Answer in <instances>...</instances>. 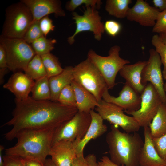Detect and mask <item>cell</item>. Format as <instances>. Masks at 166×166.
Here are the masks:
<instances>
[{
	"instance_id": "1",
	"label": "cell",
	"mask_w": 166,
	"mask_h": 166,
	"mask_svg": "<svg viewBox=\"0 0 166 166\" xmlns=\"http://www.w3.org/2000/svg\"><path fill=\"white\" fill-rule=\"evenodd\" d=\"M15 102L12 118L2 126L12 127L4 134V137L8 140L15 139L17 134L23 131L58 127L78 111L76 107L51 100L37 101L30 96L24 101L15 100Z\"/></svg>"
},
{
	"instance_id": "2",
	"label": "cell",
	"mask_w": 166,
	"mask_h": 166,
	"mask_svg": "<svg viewBox=\"0 0 166 166\" xmlns=\"http://www.w3.org/2000/svg\"><path fill=\"white\" fill-rule=\"evenodd\" d=\"M58 127L27 130L16 135L17 143L5 149V154L22 159L37 160L43 165L52 145L53 135Z\"/></svg>"
},
{
	"instance_id": "3",
	"label": "cell",
	"mask_w": 166,
	"mask_h": 166,
	"mask_svg": "<svg viewBox=\"0 0 166 166\" xmlns=\"http://www.w3.org/2000/svg\"><path fill=\"white\" fill-rule=\"evenodd\" d=\"M106 140L110 160L120 166H140L139 159L144 142L137 132H122L113 125Z\"/></svg>"
},
{
	"instance_id": "4",
	"label": "cell",
	"mask_w": 166,
	"mask_h": 166,
	"mask_svg": "<svg viewBox=\"0 0 166 166\" xmlns=\"http://www.w3.org/2000/svg\"><path fill=\"white\" fill-rule=\"evenodd\" d=\"M1 36L6 38H23L33 21L28 8L20 1L8 6Z\"/></svg>"
},
{
	"instance_id": "5",
	"label": "cell",
	"mask_w": 166,
	"mask_h": 166,
	"mask_svg": "<svg viewBox=\"0 0 166 166\" xmlns=\"http://www.w3.org/2000/svg\"><path fill=\"white\" fill-rule=\"evenodd\" d=\"M120 50L119 46L115 45L110 48L107 56L99 55L92 49L88 53L87 58L100 72L109 89H112L115 85L116 77L121 69L130 63L120 56Z\"/></svg>"
},
{
	"instance_id": "6",
	"label": "cell",
	"mask_w": 166,
	"mask_h": 166,
	"mask_svg": "<svg viewBox=\"0 0 166 166\" xmlns=\"http://www.w3.org/2000/svg\"><path fill=\"white\" fill-rule=\"evenodd\" d=\"M74 80L95 97L99 103L108 88L103 77L97 68L87 58L73 67Z\"/></svg>"
},
{
	"instance_id": "7",
	"label": "cell",
	"mask_w": 166,
	"mask_h": 166,
	"mask_svg": "<svg viewBox=\"0 0 166 166\" xmlns=\"http://www.w3.org/2000/svg\"><path fill=\"white\" fill-rule=\"evenodd\" d=\"M0 43L3 45L6 51L8 68L14 73L21 70L24 71L36 55L31 46L22 38L0 36Z\"/></svg>"
},
{
	"instance_id": "8",
	"label": "cell",
	"mask_w": 166,
	"mask_h": 166,
	"mask_svg": "<svg viewBox=\"0 0 166 166\" xmlns=\"http://www.w3.org/2000/svg\"><path fill=\"white\" fill-rule=\"evenodd\" d=\"M140 96V108L136 111L124 112L132 116L140 127L144 128L149 127L163 102L158 92L150 83L145 86Z\"/></svg>"
},
{
	"instance_id": "9",
	"label": "cell",
	"mask_w": 166,
	"mask_h": 166,
	"mask_svg": "<svg viewBox=\"0 0 166 166\" xmlns=\"http://www.w3.org/2000/svg\"><path fill=\"white\" fill-rule=\"evenodd\" d=\"M91 120L90 113L78 111L72 118L57 128L53 135L52 145L62 140H81L85 135Z\"/></svg>"
},
{
	"instance_id": "10",
	"label": "cell",
	"mask_w": 166,
	"mask_h": 166,
	"mask_svg": "<svg viewBox=\"0 0 166 166\" xmlns=\"http://www.w3.org/2000/svg\"><path fill=\"white\" fill-rule=\"evenodd\" d=\"M85 7L83 15H79L75 12L72 13V19L74 21L76 28L73 34L67 38L70 45L74 43L75 37L81 32H93L95 39L98 41L101 40L104 32V24L101 21V17L97 9L91 6Z\"/></svg>"
},
{
	"instance_id": "11",
	"label": "cell",
	"mask_w": 166,
	"mask_h": 166,
	"mask_svg": "<svg viewBox=\"0 0 166 166\" xmlns=\"http://www.w3.org/2000/svg\"><path fill=\"white\" fill-rule=\"evenodd\" d=\"M95 109L103 120L113 125L120 127L125 132L138 131L140 126L133 117L125 114L123 109L102 99Z\"/></svg>"
},
{
	"instance_id": "12",
	"label": "cell",
	"mask_w": 166,
	"mask_h": 166,
	"mask_svg": "<svg viewBox=\"0 0 166 166\" xmlns=\"http://www.w3.org/2000/svg\"><path fill=\"white\" fill-rule=\"evenodd\" d=\"M149 57L141 75V82L144 86L151 83L159 94L163 103L166 104V94L164 89L162 64L160 56L155 49L149 50Z\"/></svg>"
},
{
	"instance_id": "13",
	"label": "cell",
	"mask_w": 166,
	"mask_h": 166,
	"mask_svg": "<svg viewBox=\"0 0 166 166\" xmlns=\"http://www.w3.org/2000/svg\"><path fill=\"white\" fill-rule=\"evenodd\" d=\"M81 140H62L53 144L49 155L56 166H72L78 156L77 148Z\"/></svg>"
},
{
	"instance_id": "14",
	"label": "cell",
	"mask_w": 166,
	"mask_h": 166,
	"mask_svg": "<svg viewBox=\"0 0 166 166\" xmlns=\"http://www.w3.org/2000/svg\"><path fill=\"white\" fill-rule=\"evenodd\" d=\"M108 88L105 90L102 99L106 101L113 104L127 111H134L140 108V94L136 92L127 83H125L118 97L110 94Z\"/></svg>"
},
{
	"instance_id": "15",
	"label": "cell",
	"mask_w": 166,
	"mask_h": 166,
	"mask_svg": "<svg viewBox=\"0 0 166 166\" xmlns=\"http://www.w3.org/2000/svg\"><path fill=\"white\" fill-rule=\"evenodd\" d=\"M160 11L144 0H137L132 7L129 8L126 18L145 27H153Z\"/></svg>"
},
{
	"instance_id": "16",
	"label": "cell",
	"mask_w": 166,
	"mask_h": 166,
	"mask_svg": "<svg viewBox=\"0 0 166 166\" xmlns=\"http://www.w3.org/2000/svg\"><path fill=\"white\" fill-rule=\"evenodd\" d=\"M30 10L33 22L39 21L49 14H54L55 17H64L65 13L59 0H21Z\"/></svg>"
},
{
	"instance_id": "17",
	"label": "cell",
	"mask_w": 166,
	"mask_h": 166,
	"mask_svg": "<svg viewBox=\"0 0 166 166\" xmlns=\"http://www.w3.org/2000/svg\"><path fill=\"white\" fill-rule=\"evenodd\" d=\"M35 83L34 80L21 71L14 73L3 85V88L12 93L15 100L23 101L29 97Z\"/></svg>"
},
{
	"instance_id": "18",
	"label": "cell",
	"mask_w": 166,
	"mask_h": 166,
	"mask_svg": "<svg viewBox=\"0 0 166 166\" xmlns=\"http://www.w3.org/2000/svg\"><path fill=\"white\" fill-rule=\"evenodd\" d=\"M144 140L139 159L140 166H166V160L159 155L153 144L149 127H144Z\"/></svg>"
},
{
	"instance_id": "19",
	"label": "cell",
	"mask_w": 166,
	"mask_h": 166,
	"mask_svg": "<svg viewBox=\"0 0 166 166\" xmlns=\"http://www.w3.org/2000/svg\"><path fill=\"white\" fill-rule=\"evenodd\" d=\"M147 63L146 61H139L133 64H127L119 72L120 76L125 80L126 83L140 94L145 88L141 82V75Z\"/></svg>"
},
{
	"instance_id": "20",
	"label": "cell",
	"mask_w": 166,
	"mask_h": 166,
	"mask_svg": "<svg viewBox=\"0 0 166 166\" xmlns=\"http://www.w3.org/2000/svg\"><path fill=\"white\" fill-rule=\"evenodd\" d=\"M89 113L91 118V123L85 135L78 145V155H84V148L89 141L100 137L107 130V126L104 124V120L98 113L92 110Z\"/></svg>"
},
{
	"instance_id": "21",
	"label": "cell",
	"mask_w": 166,
	"mask_h": 166,
	"mask_svg": "<svg viewBox=\"0 0 166 166\" xmlns=\"http://www.w3.org/2000/svg\"><path fill=\"white\" fill-rule=\"evenodd\" d=\"M71 85L75 93L78 111L89 113L99 105L95 96L75 81L73 80Z\"/></svg>"
},
{
	"instance_id": "22",
	"label": "cell",
	"mask_w": 166,
	"mask_h": 166,
	"mask_svg": "<svg viewBox=\"0 0 166 166\" xmlns=\"http://www.w3.org/2000/svg\"><path fill=\"white\" fill-rule=\"evenodd\" d=\"M74 80L73 67L70 66L65 67L59 74L49 78L50 100L57 101L61 91L66 85L71 84Z\"/></svg>"
},
{
	"instance_id": "23",
	"label": "cell",
	"mask_w": 166,
	"mask_h": 166,
	"mask_svg": "<svg viewBox=\"0 0 166 166\" xmlns=\"http://www.w3.org/2000/svg\"><path fill=\"white\" fill-rule=\"evenodd\" d=\"M152 138H158L166 133V104L162 103L149 125Z\"/></svg>"
},
{
	"instance_id": "24",
	"label": "cell",
	"mask_w": 166,
	"mask_h": 166,
	"mask_svg": "<svg viewBox=\"0 0 166 166\" xmlns=\"http://www.w3.org/2000/svg\"><path fill=\"white\" fill-rule=\"evenodd\" d=\"M131 0H107L105 10L109 14L116 18L122 19L126 18Z\"/></svg>"
},
{
	"instance_id": "25",
	"label": "cell",
	"mask_w": 166,
	"mask_h": 166,
	"mask_svg": "<svg viewBox=\"0 0 166 166\" xmlns=\"http://www.w3.org/2000/svg\"><path fill=\"white\" fill-rule=\"evenodd\" d=\"M31 92V97L34 100H50L51 92L49 78L46 76L35 81Z\"/></svg>"
},
{
	"instance_id": "26",
	"label": "cell",
	"mask_w": 166,
	"mask_h": 166,
	"mask_svg": "<svg viewBox=\"0 0 166 166\" xmlns=\"http://www.w3.org/2000/svg\"><path fill=\"white\" fill-rule=\"evenodd\" d=\"M24 73L36 81L47 76V73L40 56L36 54L29 63Z\"/></svg>"
},
{
	"instance_id": "27",
	"label": "cell",
	"mask_w": 166,
	"mask_h": 166,
	"mask_svg": "<svg viewBox=\"0 0 166 166\" xmlns=\"http://www.w3.org/2000/svg\"><path fill=\"white\" fill-rule=\"evenodd\" d=\"M49 78L60 73L63 70L58 58L55 56L49 53L41 56Z\"/></svg>"
},
{
	"instance_id": "28",
	"label": "cell",
	"mask_w": 166,
	"mask_h": 166,
	"mask_svg": "<svg viewBox=\"0 0 166 166\" xmlns=\"http://www.w3.org/2000/svg\"><path fill=\"white\" fill-rule=\"evenodd\" d=\"M57 42L55 39L47 38L43 36L31 43V46L36 54L41 56L50 53L54 48Z\"/></svg>"
},
{
	"instance_id": "29",
	"label": "cell",
	"mask_w": 166,
	"mask_h": 166,
	"mask_svg": "<svg viewBox=\"0 0 166 166\" xmlns=\"http://www.w3.org/2000/svg\"><path fill=\"white\" fill-rule=\"evenodd\" d=\"M57 102L65 105L76 107L75 94L71 84L66 85L61 90Z\"/></svg>"
},
{
	"instance_id": "30",
	"label": "cell",
	"mask_w": 166,
	"mask_h": 166,
	"mask_svg": "<svg viewBox=\"0 0 166 166\" xmlns=\"http://www.w3.org/2000/svg\"><path fill=\"white\" fill-rule=\"evenodd\" d=\"M151 43L159 55L162 63L164 65L162 71L163 77L166 75V45L161 40L158 34H155L152 37Z\"/></svg>"
},
{
	"instance_id": "31",
	"label": "cell",
	"mask_w": 166,
	"mask_h": 166,
	"mask_svg": "<svg viewBox=\"0 0 166 166\" xmlns=\"http://www.w3.org/2000/svg\"><path fill=\"white\" fill-rule=\"evenodd\" d=\"M43 36L44 35L40 29L38 21L32 22L27 30L22 39L28 43L31 44Z\"/></svg>"
},
{
	"instance_id": "32",
	"label": "cell",
	"mask_w": 166,
	"mask_h": 166,
	"mask_svg": "<svg viewBox=\"0 0 166 166\" xmlns=\"http://www.w3.org/2000/svg\"><path fill=\"white\" fill-rule=\"evenodd\" d=\"M102 2L100 0H70L68 1L65 5L66 10L69 11L74 12L78 7L84 5L85 7L91 6L99 9Z\"/></svg>"
},
{
	"instance_id": "33",
	"label": "cell",
	"mask_w": 166,
	"mask_h": 166,
	"mask_svg": "<svg viewBox=\"0 0 166 166\" xmlns=\"http://www.w3.org/2000/svg\"><path fill=\"white\" fill-rule=\"evenodd\" d=\"M152 138L158 153L161 158L166 160V133L160 137Z\"/></svg>"
},
{
	"instance_id": "34",
	"label": "cell",
	"mask_w": 166,
	"mask_h": 166,
	"mask_svg": "<svg viewBox=\"0 0 166 166\" xmlns=\"http://www.w3.org/2000/svg\"><path fill=\"white\" fill-rule=\"evenodd\" d=\"M104 28L105 31L109 35L115 37L120 32L121 26L118 22L113 20L106 21L104 24Z\"/></svg>"
},
{
	"instance_id": "35",
	"label": "cell",
	"mask_w": 166,
	"mask_h": 166,
	"mask_svg": "<svg viewBox=\"0 0 166 166\" xmlns=\"http://www.w3.org/2000/svg\"><path fill=\"white\" fill-rule=\"evenodd\" d=\"M152 31L159 34L166 31V10L160 12Z\"/></svg>"
},
{
	"instance_id": "36",
	"label": "cell",
	"mask_w": 166,
	"mask_h": 166,
	"mask_svg": "<svg viewBox=\"0 0 166 166\" xmlns=\"http://www.w3.org/2000/svg\"><path fill=\"white\" fill-rule=\"evenodd\" d=\"M39 22L40 29L45 37L51 31H53L55 29V26L53 24V21L48 15L41 18Z\"/></svg>"
},
{
	"instance_id": "37",
	"label": "cell",
	"mask_w": 166,
	"mask_h": 166,
	"mask_svg": "<svg viewBox=\"0 0 166 166\" xmlns=\"http://www.w3.org/2000/svg\"><path fill=\"white\" fill-rule=\"evenodd\" d=\"M3 166H24L22 158L6 155L3 156Z\"/></svg>"
},
{
	"instance_id": "38",
	"label": "cell",
	"mask_w": 166,
	"mask_h": 166,
	"mask_svg": "<svg viewBox=\"0 0 166 166\" xmlns=\"http://www.w3.org/2000/svg\"><path fill=\"white\" fill-rule=\"evenodd\" d=\"M8 68L6 51L3 45L0 43V68Z\"/></svg>"
},
{
	"instance_id": "39",
	"label": "cell",
	"mask_w": 166,
	"mask_h": 166,
	"mask_svg": "<svg viewBox=\"0 0 166 166\" xmlns=\"http://www.w3.org/2000/svg\"><path fill=\"white\" fill-rule=\"evenodd\" d=\"M72 166H89V165L84 155H82L77 156Z\"/></svg>"
},
{
	"instance_id": "40",
	"label": "cell",
	"mask_w": 166,
	"mask_h": 166,
	"mask_svg": "<svg viewBox=\"0 0 166 166\" xmlns=\"http://www.w3.org/2000/svg\"><path fill=\"white\" fill-rule=\"evenodd\" d=\"M99 166H120L113 163L107 156H104L98 162Z\"/></svg>"
},
{
	"instance_id": "41",
	"label": "cell",
	"mask_w": 166,
	"mask_h": 166,
	"mask_svg": "<svg viewBox=\"0 0 166 166\" xmlns=\"http://www.w3.org/2000/svg\"><path fill=\"white\" fill-rule=\"evenodd\" d=\"M22 160L24 166H45V165L35 160L22 158Z\"/></svg>"
},
{
	"instance_id": "42",
	"label": "cell",
	"mask_w": 166,
	"mask_h": 166,
	"mask_svg": "<svg viewBox=\"0 0 166 166\" xmlns=\"http://www.w3.org/2000/svg\"><path fill=\"white\" fill-rule=\"evenodd\" d=\"M152 2L154 7L160 12L166 10V0H153Z\"/></svg>"
},
{
	"instance_id": "43",
	"label": "cell",
	"mask_w": 166,
	"mask_h": 166,
	"mask_svg": "<svg viewBox=\"0 0 166 166\" xmlns=\"http://www.w3.org/2000/svg\"><path fill=\"white\" fill-rule=\"evenodd\" d=\"M89 166H99L96 156L93 154L88 155L85 157Z\"/></svg>"
},
{
	"instance_id": "44",
	"label": "cell",
	"mask_w": 166,
	"mask_h": 166,
	"mask_svg": "<svg viewBox=\"0 0 166 166\" xmlns=\"http://www.w3.org/2000/svg\"><path fill=\"white\" fill-rule=\"evenodd\" d=\"M10 71L8 68H0V83L2 84L4 81V77L5 75Z\"/></svg>"
},
{
	"instance_id": "45",
	"label": "cell",
	"mask_w": 166,
	"mask_h": 166,
	"mask_svg": "<svg viewBox=\"0 0 166 166\" xmlns=\"http://www.w3.org/2000/svg\"><path fill=\"white\" fill-rule=\"evenodd\" d=\"M4 149V147L3 145H0V166H3L4 162L3 156H2V151Z\"/></svg>"
},
{
	"instance_id": "46",
	"label": "cell",
	"mask_w": 166,
	"mask_h": 166,
	"mask_svg": "<svg viewBox=\"0 0 166 166\" xmlns=\"http://www.w3.org/2000/svg\"><path fill=\"white\" fill-rule=\"evenodd\" d=\"M158 35L161 40L166 45V31L160 33Z\"/></svg>"
},
{
	"instance_id": "47",
	"label": "cell",
	"mask_w": 166,
	"mask_h": 166,
	"mask_svg": "<svg viewBox=\"0 0 166 166\" xmlns=\"http://www.w3.org/2000/svg\"><path fill=\"white\" fill-rule=\"evenodd\" d=\"M45 166H56L51 159H47L45 164Z\"/></svg>"
},
{
	"instance_id": "48",
	"label": "cell",
	"mask_w": 166,
	"mask_h": 166,
	"mask_svg": "<svg viewBox=\"0 0 166 166\" xmlns=\"http://www.w3.org/2000/svg\"><path fill=\"white\" fill-rule=\"evenodd\" d=\"M164 89L166 94V82L164 83Z\"/></svg>"
},
{
	"instance_id": "49",
	"label": "cell",
	"mask_w": 166,
	"mask_h": 166,
	"mask_svg": "<svg viewBox=\"0 0 166 166\" xmlns=\"http://www.w3.org/2000/svg\"><path fill=\"white\" fill-rule=\"evenodd\" d=\"M163 78L165 80V81H166V75H165V76H164L163 77Z\"/></svg>"
}]
</instances>
